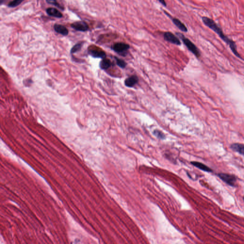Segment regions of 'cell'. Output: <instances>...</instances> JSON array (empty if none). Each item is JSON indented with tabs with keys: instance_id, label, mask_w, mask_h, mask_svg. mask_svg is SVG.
Instances as JSON below:
<instances>
[{
	"instance_id": "cell-1",
	"label": "cell",
	"mask_w": 244,
	"mask_h": 244,
	"mask_svg": "<svg viewBox=\"0 0 244 244\" xmlns=\"http://www.w3.org/2000/svg\"><path fill=\"white\" fill-rule=\"evenodd\" d=\"M202 21L204 25L216 33L223 41L225 42L227 45H229L230 48L232 51V52L234 53V55L237 57H239V58L243 59V58L241 57L240 55L237 51V46H236V42L230 39L229 37H227V36L224 34L222 28L217 25V23L215 21L213 20V19L211 18L206 17V16L202 17Z\"/></svg>"
},
{
	"instance_id": "cell-2",
	"label": "cell",
	"mask_w": 244,
	"mask_h": 244,
	"mask_svg": "<svg viewBox=\"0 0 244 244\" xmlns=\"http://www.w3.org/2000/svg\"><path fill=\"white\" fill-rule=\"evenodd\" d=\"M175 34H176V35L179 36V38L181 39V40L183 42L184 45L186 46L187 49H189L192 54H194L197 58L200 57L201 54L199 50L190 40H189V38H186L185 36L181 33L176 32Z\"/></svg>"
},
{
	"instance_id": "cell-3",
	"label": "cell",
	"mask_w": 244,
	"mask_h": 244,
	"mask_svg": "<svg viewBox=\"0 0 244 244\" xmlns=\"http://www.w3.org/2000/svg\"><path fill=\"white\" fill-rule=\"evenodd\" d=\"M130 48V45L124 42H115L111 46V49L117 54L125 56Z\"/></svg>"
},
{
	"instance_id": "cell-4",
	"label": "cell",
	"mask_w": 244,
	"mask_h": 244,
	"mask_svg": "<svg viewBox=\"0 0 244 244\" xmlns=\"http://www.w3.org/2000/svg\"><path fill=\"white\" fill-rule=\"evenodd\" d=\"M88 53L95 58H100L102 59L106 58L105 52L96 46L91 45L88 48Z\"/></svg>"
},
{
	"instance_id": "cell-5",
	"label": "cell",
	"mask_w": 244,
	"mask_h": 244,
	"mask_svg": "<svg viewBox=\"0 0 244 244\" xmlns=\"http://www.w3.org/2000/svg\"><path fill=\"white\" fill-rule=\"evenodd\" d=\"M217 176L219 177L223 182L226 183L231 186H236V177L233 175L226 173H220L217 174Z\"/></svg>"
},
{
	"instance_id": "cell-6",
	"label": "cell",
	"mask_w": 244,
	"mask_h": 244,
	"mask_svg": "<svg viewBox=\"0 0 244 244\" xmlns=\"http://www.w3.org/2000/svg\"><path fill=\"white\" fill-rule=\"evenodd\" d=\"M164 39L165 41L170 42L171 44H174L176 45H180L181 42L175 35H174L172 32H164Z\"/></svg>"
},
{
	"instance_id": "cell-7",
	"label": "cell",
	"mask_w": 244,
	"mask_h": 244,
	"mask_svg": "<svg viewBox=\"0 0 244 244\" xmlns=\"http://www.w3.org/2000/svg\"><path fill=\"white\" fill-rule=\"evenodd\" d=\"M164 12H165V14L168 17H169V18L171 19V20H172V22H173L174 25H175L177 28H179L180 30L184 32H188V29H187L186 25L183 22L181 21L179 19H178V18H175V17H172V16H171L169 13H167L166 12L164 11Z\"/></svg>"
},
{
	"instance_id": "cell-8",
	"label": "cell",
	"mask_w": 244,
	"mask_h": 244,
	"mask_svg": "<svg viewBox=\"0 0 244 244\" xmlns=\"http://www.w3.org/2000/svg\"><path fill=\"white\" fill-rule=\"evenodd\" d=\"M72 28L77 31L86 32L89 30V26L86 22L83 21L74 22L71 25Z\"/></svg>"
},
{
	"instance_id": "cell-9",
	"label": "cell",
	"mask_w": 244,
	"mask_h": 244,
	"mask_svg": "<svg viewBox=\"0 0 244 244\" xmlns=\"http://www.w3.org/2000/svg\"><path fill=\"white\" fill-rule=\"evenodd\" d=\"M139 81V79L137 76L133 75L126 78L125 81V85L128 87H133L137 84Z\"/></svg>"
},
{
	"instance_id": "cell-10",
	"label": "cell",
	"mask_w": 244,
	"mask_h": 244,
	"mask_svg": "<svg viewBox=\"0 0 244 244\" xmlns=\"http://www.w3.org/2000/svg\"><path fill=\"white\" fill-rule=\"evenodd\" d=\"M46 12L48 15L56 18H62V14L57 9L55 8H48L46 10Z\"/></svg>"
},
{
	"instance_id": "cell-11",
	"label": "cell",
	"mask_w": 244,
	"mask_h": 244,
	"mask_svg": "<svg viewBox=\"0 0 244 244\" xmlns=\"http://www.w3.org/2000/svg\"><path fill=\"white\" fill-rule=\"evenodd\" d=\"M54 29L55 31L58 34H60L64 36H67L69 34V31L66 27L65 26L59 24H55L54 25Z\"/></svg>"
},
{
	"instance_id": "cell-12",
	"label": "cell",
	"mask_w": 244,
	"mask_h": 244,
	"mask_svg": "<svg viewBox=\"0 0 244 244\" xmlns=\"http://www.w3.org/2000/svg\"><path fill=\"white\" fill-rule=\"evenodd\" d=\"M231 148L234 151L244 155V145L239 143H234L231 145Z\"/></svg>"
},
{
	"instance_id": "cell-13",
	"label": "cell",
	"mask_w": 244,
	"mask_h": 244,
	"mask_svg": "<svg viewBox=\"0 0 244 244\" xmlns=\"http://www.w3.org/2000/svg\"><path fill=\"white\" fill-rule=\"evenodd\" d=\"M191 163L194 166L197 167L198 169H200L201 170L204 171L205 172H212V171H213V170L211 169H210L209 167L206 166L205 165H204L203 163L196 161L191 162Z\"/></svg>"
},
{
	"instance_id": "cell-14",
	"label": "cell",
	"mask_w": 244,
	"mask_h": 244,
	"mask_svg": "<svg viewBox=\"0 0 244 244\" xmlns=\"http://www.w3.org/2000/svg\"><path fill=\"white\" fill-rule=\"evenodd\" d=\"M118 37L117 34H114V33H109V34H105V35H101L100 36L99 40L100 41L102 40H105V41H110L113 40L114 39H116Z\"/></svg>"
},
{
	"instance_id": "cell-15",
	"label": "cell",
	"mask_w": 244,
	"mask_h": 244,
	"mask_svg": "<svg viewBox=\"0 0 244 244\" xmlns=\"http://www.w3.org/2000/svg\"><path fill=\"white\" fill-rule=\"evenodd\" d=\"M113 65L109 59H106V58L103 59L100 63V67L101 69L103 70H107Z\"/></svg>"
},
{
	"instance_id": "cell-16",
	"label": "cell",
	"mask_w": 244,
	"mask_h": 244,
	"mask_svg": "<svg viewBox=\"0 0 244 244\" xmlns=\"http://www.w3.org/2000/svg\"><path fill=\"white\" fill-rule=\"evenodd\" d=\"M83 45H84V42H79L78 44H76L71 50V53L74 54L75 52L79 51L81 49Z\"/></svg>"
},
{
	"instance_id": "cell-17",
	"label": "cell",
	"mask_w": 244,
	"mask_h": 244,
	"mask_svg": "<svg viewBox=\"0 0 244 244\" xmlns=\"http://www.w3.org/2000/svg\"><path fill=\"white\" fill-rule=\"evenodd\" d=\"M46 1L48 4L53 5L55 6L57 8L61 9L62 10L64 11L65 10V8H64V6L61 5L60 4H59L56 0H46Z\"/></svg>"
},
{
	"instance_id": "cell-18",
	"label": "cell",
	"mask_w": 244,
	"mask_h": 244,
	"mask_svg": "<svg viewBox=\"0 0 244 244\" xmlns=\"http://www.w3.org/2000/svg\"><path fill=\"white\" fill-rule=\"evenodd\" d=\"M115 59L116 62V64L119 67L121 68H125L127 65L126 62L122 59H119L117 57H115Z\"/></svg>"
},
{
	"instance_id": "cell-19",
	"label": "cell",
	"mask_w": 244,
	"mask_h": 244,
	"mask_svg": "<svg viewBox=\"0 0 244 244\" xmlns=\"http://www.w3.org/2000/svg\"><path fill=\"white\" fill-rule=\"evenodd\" d=\"M24 1V0H13L8 4V7H11V8H15V7H17V6L20 5Z\"/></svg>"
},
{
	"instance_id": "cell-20",
	"label": "cell",
	"mask_w": 244,
	"mask_h": 244,
	"mask_svg": "<svg viewBox=\"0 0 244 244\" xmlns=\"http://www.w3.org/2000/svg\"><path fill=\"white\" fill-rule=\"evenodd\" d=\"M153 133L155 136H156L158 138H159L160 139H164L165 138V135H164V133L158 130H155L154 131Z\"/></svg>"
},
{
	"instance_id": "cell-21",
	"label": "cell",
	"mask_w": 244,
	"mask_h": 244,
	"mask_svg": "<svg viewBox=\"0 0 244 244\" xmlns=\"http://www.w3.org/2000/svg\"><path fill=\"white\" fill-rule=\"evenodd\" d=\"M157 1L159 2L162 5L164 6V7L167 6V4H166L165 0H157Z\"/></svg>"
},
{
	"instance_id": "cell-22",
	"label": "cell",
	"mask_w": 244,
	"mask_h": 244,
	"mask_svg": "<svg viewBox=\"0 0 244 244\" xmlns=\"http://www.w3.org/2000/svg\"><path fill=\"white\" fill-rule=\"evenodd\" d=\"M4 0H0V3H1V5H2L3 4V2H4Z\"/></svg>"
},
{
	"instance_id": "cell-23",
	"label": "cell",
	"mask_w": 244,
	"mask_h": 244,
	"mask_svg": "<svg viewBox=\"0 0 244 244\" xmlns=\"http://www.w3.org/2000/svg\"><path fill=\"white\" fill-rule=\"evenodd\" d=\"M243 199H244V197H243Z\"/></svg>"
}]
</instances>
